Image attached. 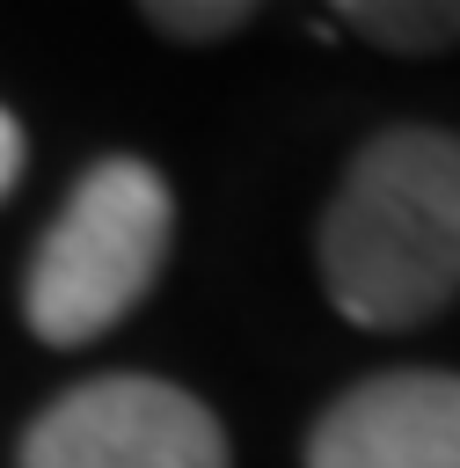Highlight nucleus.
<instances>
[{
  "label": "nucleus",
  "mask_w": 460,
  "mask_h": 468,
  "mask_svg": "<svg viewBox=\"0 0 460 468\" xmlns=\"http://www.w3.org/2000/svg\"><path fill=\"white\" fill-rule=\"evenodd\" d=\"M321 285L365 329L431 322L460 300V139L380 132L321 212Z\"/></svg>",
  "instance_id": "f257e3e1"
},
{
  "label": "nucleus",
  "mask_w": 460,
  "mask_h": 468,
  "mask_svg": "<svg viewBox=\"0 0 460 468\" xmlns=\"http://www.w3.org/2000/svg\"><path fill=\"white\" fill-rule=\"evenodd\" d=\"M307 468H460V373H372L321 410Z\"/></svg>",
  "instance_id": "20e7f679"
},
{
  "label": "nucleus",
  "mask_w": 460,
  "mask_h": 468,
  "mask_svg": "<svg viewBox=\"0 0 460 468\" xmlns=\"http://www.w3.org/2000/svg\"><path fill=\"white\" fill-rule=\"evenodd\" d=\"M168 219V183L146 161H95L29 263V329L44 344H88L117 314H131V300L161 271Z\"/></svg>",
  "instance_id": "f03ea898"
},
{
  "label": "nucleus",
  "mask_w": 460,
  "mask_h": 468,
  "mask_svg": "<svg viewBox=\"0 0 460 468\" xmlns=\"http://www.w3.org/2000/svg\"><path fill=\"white\" fill-rule=\"evenodd\" d=\"M22 468H226V431L175 380L102 373L29 424Z\"/></svg>",
  "instance_id": "7ed1b4c3"
},
{
  "label": "nucleus",
  "mask_w": 460,
  "mask_h": 468,
  "mask_svg": "<svg viewBox=\"0 0 460 468\" xmlns=\"http://www.w3.org/2000/svg\"><path fill=\"white\" fill-rule=\"evenodd\" d=\"M146 22H161L168 37H226L248 22L241 0H219V7H146Z\"/></svg>",
  "instance_id": "423d86ee"
},
{
  "label": "nucleus",
  "mask_w": 460,
  "mask_h": 468,
  "mask_svg": "<svg viewBox=\"0 0 460 468\" xmlns=\"http://www.w3.org/2000/svg\"><path fill=\"white\" fill-rule=\"evenodd\" d=\"M343 22L365 29V37L387 44V51H438V44H460V0H431V7L358 0V7H343Z\"/></svg>",
  "instance_id": "39448f33"
},
{
  "label": "nucleus",
  "mask_w": 460,
  "mask_h": 468,
  "mask_svg": "<svg viewBox=\"0 0 460 468\" xmlns=\"http://www.w3.org/2000/svg\"><path fill=\"white\" fill-rule=\"evenodd\" d=\"M15 176H22V124L0 110V190H7Z\"/></svg>",
  "instance_id": "0eeeda50"
}]
</instances>
